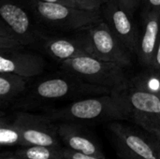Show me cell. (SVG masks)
I'll return each instance as SVG.
<instances>
[{
  "mask_svg": "<svg viewBox=\"0 0 160 159\" xmlns=\"http://www.w3.org/2000/svg\"><path fill=\"white\" fill-rule=\"evenodd\" d=\"M48 116L52 120L76 123L128 119L131 117V113L122 90L78 100L61 109L51 110Z\"/></svg>",
  "mask_w": 160,
  "mask_h": 159,
  "instance_id": "obj_1",
  "label": "cell"
},
{
  "mask_svg": "<svg viewBox=\"0 0 160 159\" xmlns=\"http://www.w3.org/2000/svg\"><path fill=\"white\" fill-rule=\"evenodd\" d=\"M61 67L68 73L82 80L107 87L113 92L122 91L128 85L123 67L94 56H82L61 62Z\"/></svg>",
  "mask_w": 160,
  "mask_h": 159,
  "instance_id": "obj_2",
  "label": "cell"
},
{
  "mask_svg": "<svg viewBox=\"0 0 160 159\" xmlns=\"http://www.w3.org/2000/svg\"><path fill=\"white\" fill-rule=\"evenodd\" d=\"M38 19L55 28L76 30L101 20L98 10H87L59 3L26 0Z\"/></svg>",
  "mask_w": 160,
  "mask_h": 159,
  "instance_id": "obj_3",
  "label": "cell"
},
{
  "mask_svg": "<svg viewBox=\"0 0 160 159\" xmlns=\"http://www.w3.org/2000/svg\"><path fill=\"white\" fill-rule=\"evenodd\" d=\"M82 37L88 44L95 57L112 62L122 67L131 64L130 52L101 20L81 29Z\"/></svg>",
  "mask_w": 160,
  "mask_h": 159,
  "instance_id": "obj_4",
  "label": "cell"
},
{
  "mask_svg": "<svg viewBox=\"0 0 160 159\" xmlns=\"http://www.w3.org/2000/svg\"><path fill=\"white\" fill-rule=\"evenodd\" d=\"M112 93L114 92L107 87L87 82L69 73V76H60L43 80L35 87L33 97L39 100H53L87 95L100 96Z\"/></svg>",
  "mask_w": 160,
  "mask_h": 159,
  "instance_id": "obj_5",
  "label": "cell"
},
{
  "mask_svg": "<svg viewBox=\"0 0 160 159\" xmlns=\"http://www.w3.org/2000/svg\"><path fill=\"white\" fill-rule=\"evenodd\" d=\"M49 116L17 112L11 121L21 136V146L61 147L57 126Z\"/></svg>",
  "mask_w": 160,
  "mask_h": 159,
  "instance_id": "obj_6",
  "label": "cell"
},
{
  "mask_svg": "<svg viewBox=\"0 0 160 159\" xmlns=\"http://www.w3.org/2000/svg\"><path fill=\"white\" fill-rule=\"evenodd\" d=\"M103 16L111 30L128 50L131 53H137L139 36L133 22V15L125 9L117 0H111L104 4Z\"/></svg>",
  "mask_w": 160,
  "mask_h": 159,
  "instance_id": "obj_7",
  "label": "cell"
},
{
  "mask_svg": "<svg viewBox=\"0 0 160 159\" xmlns=\"http://www.w3.org/2000/svg\"><path fill=\"white\" fill-rule=\"evenodd\" d=\"M1 23H3L20 41L22 46L33 43L38 33L27 11L13 0H1Z\"/></svg>",
  "mask_w": 160,
  "mask_h": 159,
  "instance_id": "obj_8",
  "label": "cell"
},
{
  "mask_svg": "<svg viewBox=\"0 0 160 159\" xmlns=\"http://www.w3.org/2000/svg\"><path fill=\"white\" fill-rule=\"evenodd\" d=\"M43 59L20 49L0 51V73H14L25 79L39 75L44 69Z\"/></svg>",
  "mask_w": 160,
  "mask_h": 159,
  "instance_id": "obj_9",
  "label": "cell"
},
{
  "mask_svg": "<svg viewBox=\"0 0 160 159\" xmlns=\"http://www.w3.org/2000/svg\"><path fill=\"white\" fill-rule=\"evenodd\" d=\"M143 30L139 37L137 54L140 63L151 68L160 39V10L143 9Z\"/></svg>",
  "mask_w": 160,
  "mask_h": 159,
  "instance_id": "obj_10",
  "label": "cell"
},
{
  "mask_svg": "<svg viewBox=\"0 0 160 159\" xmlns=\"http://www.w3.org/2000/svg\"><path fill=\"white\" fill-rule=\"evenodd\" d=\"M128 105L133 116L160 115L159 97L144 85L133 79L123 90Z\"/></svg>",
  "mask_w": 160,
  "mask_h": 159,
  "instance_id": "obj_11",
  "label": "cell"
},
{
  "mask_svg": "<svg viewBox=\"0 0 160 159\" xmlns=\"http://www.w3.org/2000/svg\"><path fill=\"white\" fill-rule=\"evenodd\" d=\"M58 135L66 148L84 155L106 158L105 155L89 133L73 122H64L57 126Z\"/></svg>",
  "mask_w": 160,
  "mask_h": 159,
  "instance_id": "obj_12",
  "label": "cell"
},
{
  "mask_svg": "<svg viewBox=\"0 0 160 159\" xmlns=\"http://www.w3.org/2000/svg\"><path fill=\"white\" fill-rule=\"evenodd\" d=\"M110 129L120 142L121 148L143 159H159L152 138H145L132 128L119 123L111 124Z\"/></svg>",
  "mask_w": 160,
  "mask_h": 159,
  "instance_id": "obj_13",
  "label": "cell"
},
{
  "mask_svg": "<svg viewBox=\"0 0 160 159\" xmlns=\"http://www.w3.org/2000/svg\"><path fill=\"white\" fill-rule=\"evenodd\" d=\"M44 48L52 57L61 62L82 56L95 57L88 44L82 37H78L74 39L52 37L46 41Z\"/></svg>",
  "mask_w": 160,
  "mask_h": 159,
  "instance_id": "obj_14",
  "label": "cell"
},
{
  "mask_svg": "<svg viewBox=\"0 0 160 159\" xmlns=\"http://www.w3.org/2000/svg\"><path fill=\"white\" fill-rule=\"evenodd\" d=\"M26 88V79L14 73H0V101L2 106L10 103Z\"/></svg>",
  "mask_w": 160,
  "mask_h": 159,
  "instance_id": "obj_15",
  "label": "cell"
},
{
  "mask_svg": "<svg viewBox=\"0 0 160 159\" xmlns=\"http://www.w3.org/2000/svg\"><path fill=\"white\" fill-rule=\"evenodd\" d=\"M15 156L25 159H64V148L54 146H25L18 150Z\"/></svg>",
  "mask_w": 160,
  "mask_h": 159,
  "instance_id": "obj_16",
  "label": "cell"
},
{
  "mask_svg": "<svg viewBox=\"0 0 160 159\" xmlns=\"http://www.w3.org/2000/svg\"><path fill=\"white\" fill-rule=\"evenodd\" d=\"M0 142L3 146H21V136L12 122L1 119Z\"/></svg>",
  "mask_w": 160,
  "mask_h": 159,
  "instance_id": "obj_17",
  "label": "cell"
},
{
  "mask_svg": "<svg viewBox=\"0 0 160 159\" xmlns=\"http://www.w3.org/2000/svg\"><path fill=\"white\" fill-rule=\"evenodd\" d=\"M22 46L13 34L0 22V51L21 49Z\"/></svg>",
  "mask_w": 160,
  "mask_h": 159,
  "instance_id": "obj_18",
  "label": "cell"
},
{
  "mask_svg": "<svg viewBox=\"0 0 160 159\" xmlns=\"http://www.w3.org/2000/svg\"><path fill=\"white\" fill-rule=\"evenodd\" d=\"M148 70L149 72L147 74H143L142 76H139L135 79L151 92L156 94L160 99V76L150 69Z\"/></svg>",
  "mask_w": 160,
  "mask_h": 159,
  "instance_id": "obj_19",
  "label": "cell"
},
{
  "mask_svg": "<svg viewBox=\"0 0 160 159\" xmlns=\"http://www.w3.org/2000/svg\"><path fill=\"white\" fill-rule=\"evenodd\" d=\"M76 7L87 10H99L101 3L99 0H69Z\"/></svg>",
  "mask_w": 160,
  "mask_h": 159,
  "instance_id": "obj_20",
  "label": "cell"
},
{
  "mask_svg": "<svg viewBox=\"0 0 160 159\" xmlns=\"http://www.w3.org/2000/svg\"><path fill=\"white\" fill-rule=\"evenodd\" d=\"M64 159H106L99 158L97 157H92L88 155H84L82 153H79L68 148H64Z\"/></svg>",
  "mask_w": 160,
  "mask_h": 159,
  "instance_id": "obj_21",
  "label": "cell"
},
{
  "mask_svg": "<svg viewBox=\"0 0 160 159\" xmlns=\"http://www.w3.org/2000/svg\"><path fill=\"white\" fill-rule=\"evenodd\" d=\"M117 2L129 13L133 15L137 7L141 3V0H117Z\"/></svg>",
  "mask_w": 160,
  "mask_h": 159,
  "instance_id": "obj_22",
  "label": "cell"
},
{
  "mask_svg": "<svg viewBox=\"0 0 160 159\" xmlns=\"http://www.w3.org/2000/svg\"><path fill=\"white\" fill-rule=\"evenodd\" d=\"M149 69L160 76V39L158 49H157V52H156V55H155V59H154V62H153V65H152L151 68H149Z\"/></svg>",
  "mask_w": 160,
  "mask_h": 159,
  "instance_id": "obj_23",
  "label": "cell"
},
{
  "mask_svg": "<svg viewBox=\"0 0 160 159\" xmlns=\"http://www.w3.org/2000/svg\"><path fill=\"white\" fill-rule=\"evenodd\" d=\"M143 4V9H156L160 10V0H141Z\"/></svg>",
  "mask_w": 160,
  "mask_h": 159,
  "instance_id": "obj_24",
  "label": "cell"
},
{
  "mask_svg": "<svg viewBox=\"0 0 160 159\" xmlns=\"http://www.w3.org/2000/svg\"><path fill=\"white\" fill-rule=\"evenodd\" d=\"M121 149H122V157H124V159H143L129 151H127L123 148H121Z\"/></svg>",
  "mask_w": 160,
  "mask_h": 159,
  "instance_id": "obj_25",
  "label": "cell"
},
{
  "mask_svg": "<svg viewBox=\"0 0 160 159\" xmlns=\"http://www.w3.org/2000/svg\"><path fill=\"white\" fill-rule=\"evenodd\" d=\"M36 1H39V2H49V3H59V4H64V5H68L70 7H74V4L72 2H70L69 0H36Z\"/></svg>",
  "mask_w": 160,
  "mask_h": 159,
  "instance_id": "obj_26",
  "label": "cell"
},
{
  "mask_svg": "<svg viewBox=\"0 0 160 159\" xmlns=\"http://www.w3.org/2000/svg\"><path fill=\"white\" fill-rule=\"evenodd\" d=\"M152 135V138L153 140L155 141V142L160 147V133L159 132H153V133H150Z\"/></svg>",
  "mask_w": 160,
  "mask_h": 159,
  "instance_id": "obj_27",
  "label": "cell"
},
{
  "mask_svg": "<svg viewBox=\"0 0 160 159\" xmlns=\"http://www.w3.org/2000/svg\"><path fill=\"white\" fill-rule=\"evenodd\" d=\"M2 159H25L22 158V157H19L17 156H7V157H2Z\"/></svg>",
  "mask_w": 160,
  "mask_h": 159,
  "instance_id": "obj_28",
  "label": "cell"
},
{
  "mask_svg": "<svg viewBox=\"0 0 160 159\" xmlns=\"http://www.w3.org/2000/svg\"><path fill=\"white\" fill-rule=\"evenodd\" d=\"M152 141H153V142H154V144H155V146H156V148H157V152H158V158L160 159V147L155 142V141L153 140V138H152Z\"/></svg>",
  "mask_w": 160,
  "mask_h": 159,
  "instance_id": "obj_29",
  "label": "cell"
},
{
  "mask_svg": "<svg viewBox=\"0 0 160 159\" xmlns=\"http://www.w3.org/2000/svg\"><path fill=\"white\" fill-rule=\"evenodd\" d=\"M99 1H100L101 4H106V3H108L109 1H111V0H99Z\"/></svg>",
  "mask_w": 160,
  "mask_h": 159,
  "instance_id": "obj_30",
  "label": "cell"
}]
</instances>
